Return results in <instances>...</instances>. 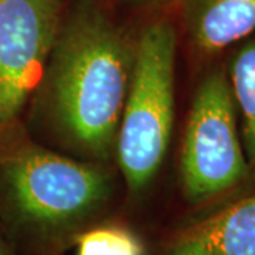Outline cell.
I'll return each mask as SVG.
<instances>
[{"label": "cell", "instance_id": "cell-1", "mask_svg": "<svg viewBox=\"0 0 255 255\" xmlns=\"http://www.w3.org/2000/svg\"><path fill=\"white\" fill-rule=\"evenodd\" d=\"M135 44L97 0L64 11L43 81L60 135L94 162L115 155Z\"/></svg>", "mask_w": 255, "mask_h": 255}, {"label": "cell", "instance_id": "cell-2", "mask_svg": "<svg viewBox=\"0 0 255 255\" xmlns=\"http://www.w3.org/2000/svg\"><path fill=\"white\" fill-rule=\"evenodd\" d=\"M10 221L37 253L54 255L98 224L112 197V177L92 160H75L34 143L0 160Z\"/></svg>", "mask_w": 255, "mask_h": 255}, {"label": "cell", "instance_id": "cell-3", "mask_svg": "<svg viewBox=\"0 0 255 255\" xmlns=\"http://www.w3.org/2000/svg\"><path fill=\"white\" fill-rule=\"evenodd\" d=\"M176 48L177 31L169 20L149 23L135 44L132 78L115 142L119 169L135 194L155 179L169 149Z\"/></svg>", "mask_w": 255, "mask_h": 255}, {"label": "cell", "instance_id": "cell-4", "mask_svg": "<svg viewBox=\"0 0 255 255\" xmlns=\"http://www.w3.org/2000/svg\"><path fill=\"white\" fill-rule=\"evenodd\" d=\"M226 68L211 70L197 87L183 137L180 183L193 206L216 200L250 176Z\"/></svg>", "mask_w": 255, "mask_h": 255}, {"label": "cell", "instance_id": "cell-5", "mask_svg": "<svg viewBox=\"0 0 255 255\" xmlns=\"http://www.w3.org/2000/svg\"><path fill=\"white\" fill-rule=\"evenodd\" d=\"M64 0H0V129L43 81Z\"/></svg>", "mask_w": 255, "mask_h": 255}, {"label": "cell", "instance_id": "cell-6", "mask_svg": "<svg viewBox=\"0 0 255 255\" xmlns=\"http://www.w3.org/2000/svg\"><path fill=\"white\" fill-rule=\"evenodd\" d=\"M155 255H255V193L174 230Z\"/></svg>", "mask_w": 255, "mask_h": 255}, {"label": "cell", "instance_id": "cell-7", "mask_svg": "<svg viewBox=\"0 0 255 255\" xmlns=\"http://www.w3.org/2000/svg\"><path fill=\"white\" fill-rule=\"evenodd\" d=\"M182 20L197 54H217L254 33L255 0H182Z\"/></svg>", "mask_w": 255, "mask_h": 255}, {"label": "cell", "instance_id": "cell-8", "mask_svg": "<svg viewBox=\"0 0 255 255\" xmlns=\"http://www.w3.org/2000/svg\"><path fill=\"white\" fill-rule=\"evenodd\" d=\"M236 108L241 118V142L247 160L255 169V37L237 47L226 68Z\"/></svg>", "mask_w": 255, "mask_h": 255}, {"label": "cell", "instance_id": "cell-9", "mask_svg": "<svg viewBox=\"0 0 255 255\" xmlns=\"http://www.w3.org/2000/svg\"><path fill=\"white\" fill-rule=\"evenodd\" d=\"M75 255H146L143 240L122 224H95L81 233Z\"/></svg>", "mask_w": 255, "mask_h": 255}, {"label": "cell", "instance_id": "cell-10", "mask_svg": "<svg viewBox=\"0 0 255 255\" xmlns=\"http://www.w3.org/2000/svg\"><path fill=\"white\" fill-rule=\"evenodd\" d=\"M0 255H10L9 250H7V247L4 246L1 238H0Z\"/></svg>", "mask_w": 255, "mask_h": 255}]
</instances>
